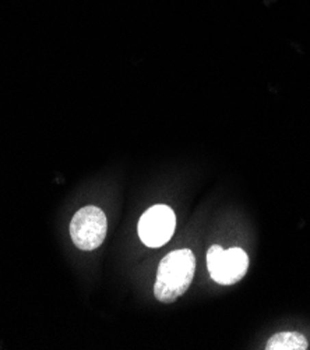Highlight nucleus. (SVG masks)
Listing matches in <instances>:
<instances>
[{
    "instance_id": "obj_3",
    "label": "nucleus",
    "mask_w": 310,
    "mask_h": 350,
    "mask_svg": "<svg viewBox=\"0 0 310 350\" xmlns=\"http://www.w3.org/2000/svg\"><path fill=\"white\" fill-rule=\"evenodd\" d=\"M207 267L217 284L229 286L245 278L249 268V258L242 249L232 247L224 250L218 244H214L207 252Z\"/></svg>"
},
{
    "instance_id": "obj_4",
    "label": "nucleus",
    "mask_w": 310,
    "mask_h": 350,
    "mask_svg": "<svg viewBox=\"0 0 310 350\" xmlns=\"http://www.w3.org/2000/svg\"><path fill=\"white\" fill-rule=\"evenodd\" d=\"M177 228V217L172 208L164 204L151 206L139 221V236L147 247L157 249L168 243Z\"/></svg>"
},
{
    "instance_id": "obj_1",
    "label": "nucleus",
    "mask_w": 310,
    "mask_h": 350,
    "mask_svg": "<svg viewBox=\"0 0 310 350\" xmlns=\"http://www.w3.org/2000/svg\"><path fill=\"white\" fill-rule=\"evenodd\" d=\"M196 271V258L192 250L181 249L166 254L158 267L154 295L161 303H174L192 285Z\"/></svg>"
},
{
    "instance_id": "obj_2",
    "label": "nucleus",
    "mask_w": 310,
    "mask_h": 350,
    "mask_svg": "<svg viewBox=\"0 0 310 350\" xmlns=\"http://www.w3.org/2000/svg\"><path fill=\"white\" fill-rule=\"evenodd\" d=\"M108 221L102 209L94 205L81 208L70 224V236L75 246L84 252L98 249L107 237Z\"/></svg>"
},
{
    "instance_id": "obj_5",
    "label": "nucleus",
    "mask_w": 310,
    "mask_h": 350,
    "mask_svg": "<svg viewBox=\"0 0 310 350\" xmlns=\"http://www.w3.org/2000/svg\"><path fill=\"white\" fill-rule=\"evenodd\" d=\"M306 338L299 332H279L272 335L266 345V350H306Z\"/></svg>"
}]
</instances>
